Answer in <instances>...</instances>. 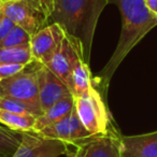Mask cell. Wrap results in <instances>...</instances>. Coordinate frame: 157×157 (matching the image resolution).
I'll return each mask as SVG.
<instances>
[{
	"label": "cell",
	"mask_w": 157,
	"mask_h": 157,
	"mask_svg": "<svg viewBox=\"0 0 157 157\" xmlns=\"http://www.w3.org/2000/svg\"><path fill=\"white\" fill-rule=\"evenodd\" d=\"M108 3H114L118 8L123 23L115 51L98 74L105 87L109 86L112 76L125 57L157 26V16L151 13L144 0H108Z\"/></svg>",
	"instance_id": "obj_1"
},
{
	"label": "cell",
	"mask_w": 157,
	"mask_h": 157,
	"mask_svg": "<svg viewBox=\"0 0 157 157\" xmlns=\"http://www.w3.org/2000/svg\"><path fill=\"white\" fill-rule=\"evenodd\" d=\"M108 0H54L51 24H58L66 35L81 42L88 63L93 38Z\"/></svg>",
	"instance_id": "obj_2"
},
{
	"label": "cell",
	"mask_w": 157,
	"mask_h": 157,
	"mask_svg": "<svg viewBox=\"0 0 157 157\" xmlns=\"http://www.w3.org/2000/svg\"><path fill=\"white\" fill-rule=\"evenodd\" d=\"M0 9L33 37L51 24L54 0H13L0 5Z\"/></svg>",
	"instance_id": "obj_3"
},
{
	"label": "cell",
	"mask_w": 157,
	"mask_h": 157,
	"mask_svg": "<svg viewBox=\"0 0 157 157\" xmlns=\"http://www.w3.org/2000/svg\"><path fill=\"white\" fill-rule=\"evenodd\" d=\"M39 61L33 60L23 71L9 78L0 81V97L13 98L28 103L40 114H43L40 105L37 70Z\"/></svg>",
	"instance_id": "obj_4"
},
{
	"label": "cell",
	"mask_w": 157,
	"mask_h": 157,
	"mask_svg": "<svg viewBox=\"0 0 157 157\" xmlns=\"http://www.w3.org/2000/svg\"><path fill=\"white\" fill-rule=\"evenodd\" d=\"M74 109L92 136L105 135L112 128L105 103L94 84L86 96L74 98Z\"/></svg>",
	"instance_id": "obj_5"
},
{
	"label": "cell",
	"mask_w": 157,
	"mask_h": 157,
	"mask_svg": "<svg viewBox=\"0 0 157 157\" xmlns=\"http://www.w3.org/2000/svg\"><path fill=\"white\" fill-rule=\"evenodd\" d=\"M69 146L60 140L50 139L36 131L21 132V142L11 157H60L70 154Z\"/></svg>",
	"instance_id": "obj_6"
},
{
	"label": "cell",
	"mask_w": 157,
	"mask_h": 157,
	"mask_svg": "<svg viewBox=\"0 0 157 157\" xmlns=\"http://www.w3.org/2000/svg\"><path fill=\"white\" fill-rule=\"evenodd\" d=\"M73 146L69 157H121V135L112 127L105 135L90 136Z\"/></svg>",
	"instance_id": "obj_7"
},
{
	"label": "cell",
	"mask_w": 157,
	"mask_h": 157,
	"mask_svg": "<svg viewBox=\"0 0 157 157\" xmlns=\"http://www.w3.org/2000/svg\"><path fill=\"white\" fill-rule=\"evenodd\" d=\"M66 33L56 23L48 25L31 37L30 48L33 60L46 66L60 50Z\"/></svg>",
	"instance_id": "obj_8"
},
{
	"label": "cell",
	"mask_w": 157,
	"mask_h": 157,
	"mask_svg": "<svg viewBox=\"0 0 157 157\" xmlns=\"http://www.w3.org/2000/svg\"><path fill=\"white\" fill-rule=\"evenodd\" d=\"M84 59V48L78 40L66 35V38L61 44L60 50L53 59L46 65V67L55 73L61 81H63L68 86L70 76L74 67L78 60ZM86 61V60H85Z\"/></svg>",
	"instance_id": "obj_9"
},
{
	"label": "cell",
	"mask_w": 157,
	"mask_h": 157,
	"mask_svg": "<svg viewBox=\"0 0 157 157\" xmlns=\"http://www.w3.org/2000/svg\"><path fill=\"white\" fill-rule=\"evenodd\" d=\"M37 76L40 105L43 112L55 105L57 101L72 95L67 84L53 73L46 66L40 63L37 70Z\"/></svg>",
	"instance_id": "obj_10"
},
{
	"label": "cell",
	"mask_w": 157,
	"mask_h": 157,
	"mask_svg": "<svg viewBox=\"0 0 157 157\" xmlns=\"http://www.w3.org/2000/svg\"><path fill=\"white\" fill-rule=\"evenodd\" d=\"M121 157H157V131L121 136Z\"/></svg>",
	"instance_id": "obj_11"
},
{
	"label": "cell",
	"mask_w": 157,
	"mask_h": 157,
	"mask_svg": "<svg viewBox=\"0 0 157 157\" xmlns=\"http://www.w3.org/2000/svg\"><path fill=\"white\" fill-rule=\"evenodd\" d=\"M74 108V97L68 96L63 98L61 100L57 101L55 105H53L51 108H48L46 111L43 112L42 115L37 117L36 122L35 131H39L45 127L50 126L52 124L59 122L63 118L70 115Z\"/></svg>",
	"instance_id": "obj_12"
},
{
	"label": "cell",
	"mask_w": 157,
	"mask_h": 157,
	"mask_svg": "<svg viewBox=\"0 0 157 157\" xmlns=\"http://www.w3.org/2000/svg\"><path fill=\"white\" fill-rule=\"evenodd\" d=\"M92 73H90L88 63L84 59L78 60L74 67L70 76L68 87L71 90V94L74 98L84 97L88 94L93 86Z\"/></svg>",
	"instance_id": "obj_13"
},
{
	"label": "cell",
	"mask_w": 157,
	"mask_h": 157,
	"mask_svg": "<svg viewBox=\"0 0 157 157\" xmlns=\"http://www.w3.org/2000/svg\"><path fill=\"white\" fill-rule=\"evenodd\" d=\"M37 117L33 115H23L5 110H0V124L15 132L35 131Z\"/></svg>",
	"instance_id": "obj_14"
},
{
	"label": "cell",
	"mask_w": 157,
	"mask_h": 157,
	"mask_svg": "<svg viewBox=\"0 0 157 157\" xmlns=\"http://www.w3.org/2000/svg\"><path fill=\"white\" fill-rule=\"evenodd\" d=\"M33 61L30 44L15 46V48H0V65L10 63V65L27 66Z\"/></svg>",
	"instance_id": "obj_15"
},
{
	"label": "cell",
	"mask_w": 157,
	"mask_h": 157,
	"mask_svg": "<svg viewBox=\"0 0 157 157\" xmlns=\"http://www.w3.org/2000/svg\"><path fill=\"white\" fill-rule=\"evenodd\" d=\"M36 132L50 139L60 140V141L71 145V136H70V115L63 118L59 122L52 124L45 128L41 129Z\"/></svg>",
	"instance_id": "obj_16"
},
{
	"label": "cell",
	"mask_w": 157,
	"mask_h": 157,
	"mask_svg": "<svg viewBox=\"0 0 157 157\" xmlns=\"http://www.w3.org/2000/svg\"><path fill=\"white\" fill-rule=\"evenodd\" d=\"M21 142V133L0 126V155L11 157Z\"/></svg>",
	"instance_id": "obj_17"
},
{
	"label": "cell",
	"mask_w": 157,
	"mask_h": 157,
	"mask_svg": "<svg viewBox=\"0 0 157 157\" xmlns=\"http://www.w3.org/2000/svg\"><path fill=\"white\" fill-rule=\"evenodd\" d=\"M0 110H5V111L16 114H23V115H33L36 117H39L41 115L28 103L23 102L17 99L6 98V97H0Z\"/></svg>",
	"instance_id": "obj_18"
},
{
	"label": "cell",
	"mask_w": 157,
	"mask_h": 157,
	"mask_svg": "<svg viewBox=\"0 0 157 157\" xmlns=\"http://www.w3.org/2000/svg\"><path fill=\"white\" fill-rule=\"evenodd\" d=\"M30 40L31 36L25 29H23L22 27L16 25L13 30L0 43V48H15V46L25 45V44H30Z\"/></svg>",
	"instance_id": "obj_19"
},
{
	"label": "cell",
	"mask_w": 157,
	"mask_h": 157,
	"mask_svg": "<svg viewBox=\"0 0 157 157\" xmlns=\"http://www.w3.org/2000/svg\"><path fill=\"white\" fill-rule=\"evenodd\" d=\"M70 136H71V145L73 146L78 141L90 137V133L87 131L82 121L80 120L76 110L73 108L70 114Z\"/></svg>",
	"instance_id": "obj_20"
},
{
	"label": "cell",
	"mask_w": 157,
	"mask_h": 157,
	"mask_svg": "<svg viewBox=\"0 0 157 157\" xmlns=\"http://www.w3.org/2000/svg\"><path fill=\"white\" fill-rule=\"evenodd\" d=\"M16 25L12 20H10L6 13L0 9V43L5 40V38L14 29Z\"/></svg>",
	"instance_id": "obj_21"
},
{
	"label": "cell",
	"mask_w": 157,
	"mask_h": 157,
	"mask_svg": "<svg viewBox=\"0 0 157 157\" xmlns=\"http://www.w3.org/2000/svg\"><path fill=\"white\" fill-rule=\"evenodd\" d=\"M26 66L23 65H10V63H5L0 65V81L9 78L15 74L20 73L21 71L25 69Z\"/></svg>",
	"instance_id": "obj_22"
},
{
	"label": "cell",
	"mask_w": 157,
	"mask_h": 157,
	"mask_svg": "<svg viewBox=\"0 0 157 157\" xmlns=\"http://www.w3.org/2000/svg\"><path fill=\"white\" fill-rule=\"evenodd\" d=\"M147 9L152 14L157 16V0H144Z\"/></svg>",
	"instance_id": "obj_23"
},
{
	"label": "cell",
	"mask_w": 157,
	"mask_h": 157,
	"mask_svg": "<svg viewBox=\"0 0 157 157\" xmlns=\"http://www.w3.org/2000/svg\"><path fill=\"white\" fill-rule=\"evenodd\" d=\"M13 0H0V5H2V3H7V2H11Z\"/></svg>",
	"instance_id": "obj_24"
},
{
	"label": "cell",
	"mask_w": 157,
	"mask_h": 157,
	"mask_svg": "<svg viewBox=\"0 0 157 157\" xmlns=\"http://www.w3.org/2000/svg\"><path fill=\"white\" fill-rule=\"evenodd\" d=\"M0 157H9V156H5V155H0Z\"/></svg>",
	"instance_id": "obj_25"
}]
</instances>
